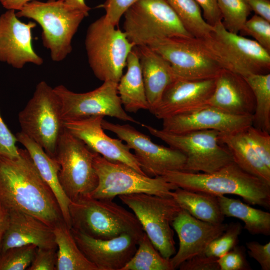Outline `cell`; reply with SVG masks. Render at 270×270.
I'll use <instances>...</instances> for the list:
<instances>
[{"instance_id":"obj_18","label":"cell","mask_w":270,"mask_h":270,"mask_svg":"<svg viewBox=\"0 0 270 270\" xmlns=\"http://www.w3.org/2000/svg\"><path fill=\"white\" fill-rule=\"evenodd\" d=\"M162 130L174 134L212 130L221 134H232L252 125V116H236L206 105L164 118Z\"/></svg>"},{"instance_id":"obj_1","label":"cell","mask_w":270,"mask_h":270,"mask_svg":"<svg viewBox=\"0 0 270 270\" xmlns=\"http://www.w3.org/2000/svg\"><path fill=\"white\" fill-rule=\"evenodd\" d=\"M0 204L8 212H22L54 228L64 221L56 198L26 149L10 158L0 155Z\"/></svg>"},{"instance_id":"obj_24","label":"cell","mask_w":270,"mask_h":270,"mask_svg":"<svg viewBox=\"0 0 270 270\" xmlns=\"http://www.w3.org/2000/svg\"><path fill=\"white\" fill-rule=\"evenodd\" d=\"M144 82L149 111L159 104L166 88L178 78L170 64L147 45L135 46Z\"/></svg>"},{"instance_id":"obj_30","label":"cell","mask_w":270,"mask_h":270,"mask_svg":"<svg viewBox=\"0 0 270 270\" xmlns=\"http://www.w3.org/2000/svg\"><path fill=\"white\" fill-rule=\"evenodd\" d=\"M218 199L224 216L238 218L244 223V228L252 235H270V213L254 208L240 200L224 196Z\"/></svg>"},{"instance_id":"obj_43","label":"cell","mask_w":270,"mask_h":270,"mask_svg":"<svg viewBox=\"0 0 270 270\" xmlns=\"http://www.w3.org/2000/svg\"><path fill=\"white\" fill-rule=\"evenodd\" d=\"M218 259L204 252L184 262L178 268L180 270H220Z\"/></svg>"},{"instance_id":"obj_20","label":"cell","mask_w":270,"mask_h":270,"mask_svg":"<svg viewBox=\"0 0 270 270\" xmlns=\"http://www.w3.org/2000/svg\"><path fill=\"white\" fill-rule=\"evenodd\" d=\"M228 224L202 221L182 208L172 223L179 240L178 250L170 258L173 270L184 262L204 253L208 245L224 232Z\"/></svg>"},{"instance_id":"obj_37","label":"cell","mask_w":270,"mask_h":270,"mask_svg":"<svg viewBox=\"0 0 270 270\" xmlns=\"http://www.w3.org/2000/svg\"><path fill=\"white\" fill-rule=\"evenodd\" d=\"M240 32L242 36L254 38V40L270 52V22L255 14L246 20Z\"/></svg>"},{"instance_id":"obj_31","label":"cell","mask_w":270,"mask_h":270,"mask_svg":"<svg viewBox=\"0 0 270 270\" xmlns=\"http://www.w3.org/2000/svg\"><path fill=\"white\" fill-rule=\"evenodd\" d=\"M255 98L252 126L270 132V74H252L244 77Z\"/></svg>"},{"instance_id":"obj_16","label":"cell","mask_w":270,"mask_h":270,"mask_svg":"<svg viewBox=\"0 0 270 270\" xmlns=\"http://www.w3.org/2000/svg\"><path fill=\"white\" fill-rule=\"evenodd\" d=\"M104 117L97 115L64 120V126L69 132L106 160L125 164L146 174L128 145L124 144L122 140L112 138L104 132L102 125Z\"/></svg>"},{"instance_id":"obj_38","label":"cell","mask_w":270,"mask_h":270,"mask_svg":"<svg viewBox=\"0 0 270 270\" xmlns=\"http://www.w3.org/2000/svg\"><path fill=\"white\" fill-rule=\"evenodd\" d=\"M250 142L264 164L270 169V133L251 126L246 129Z\"/></svg>"},{"instance_id":"obj_13","label":"cell","mask_w":270,"mask_h":270,"mask_svg":"<svg viewBox=\"0 0 270 270\" xmlns=\"http://www.w3.org/2000/svg\"><path fill=\"white\" fill-rule=\"evenodd\" d=\"M165 58L176 77L188 80L215 78L223 68L202 38L170 37L148 44Z\"/></svg>"},{"instance_id":"obj_45","label":"cell","mask_w":270,"mask_h":270,"mask_svg":"<svg viewBox=\"0 0 270 270\" xmlns=\"http://www.w3.org/2000/svg\"><path fill=\"white\" fill-rule=\"evenodd\" d=\"M202 8L203 17L207 23L214 26L222 22V18L216 0H195Z\"/></svg>"},{"instance_id":"obj_25","label":"cell","mask_w":270,"mask_h":270,"mask_svg":"<svg viewBox=\"0 0 270 270\" xmlns=\"http://www.w3.org/2000/svg\"><path fill=\"white\" fill-rule=\"evenodd\" d=\"M18 142L29 153L40 176L54 192L60 207L64 220L71 228L69 214L70 200L64 192L59 181L60 166L56 160L50 157L36 142L21 132L16 134Z\"/></svg>"},{"instance_id":"obj_17","label":"cell","mask_w":270,"mask_h":270,"mask_svg":"<svg viewBox=\"0 0 270 270\" xmlns=\"http://www.w3.org/2000/svg\"><path fill=\"white\" fill-rule=\"evenodd\" d=\"M36 26L34 22H22L13 10L0 16V62L17 69L28 63L37 66L43 64V58L32 45V31Z\"/></svg>"},{"instance_id":"obj_19","label":"cell","mask_w":270,"mask_h":270,"mask_svg":"<svg viewBox=\"0 0 270 270\" xmlns=\"http://www.w3.org/2000/svg\"><path fill=\"white\" fill-rule=\"evenodd\" d=\"M70 230L82 253L98 270H122L134 254L140 240L129 234L108 240L97 239Z\"/></svg>"},{"instance_id":"obj_11","label":"cell","mask_w":270,"mask_h":270,"mask_svg":"<svg viewBox=\"0 0 270 270\" xmlns=\"http://www.w3.org/2000/svg\"><path fill=\"white\" fill-rule=\"evenodd\" d=\"M94 164L98 184L89 196L94 198L112 200L116 196L132 194L168 197L178 188L161 176L142 174L125 164L108 161L97 153Z\"/></svg>"},{"instance_id":"obj_26","label":"cell","mask_w":270,"mask_h":270,"mask_svg":"<svg viewBox=\"0 0 270 270\" xmlns=\"http://www.w3.org/2000/svg\"><path fill=\"white\" fill-rule=\"evenodd\" d=\"M127 70L118 83L117 90L126 112H136L149 110L139 58L136 47L129 54L126 62Z\"/></svg>"},{"instance_id":"obj_23","label":"cell","mask_w":270,"mask_h":270,"mask_svg":"<svg viewBox=\"0 0 270 270\" xmlns=\"http://www.w3.org/2000/svg\"><path fill=\"white\" fill-rule=\"evenodd\" d=\"M9 214V224L3 238L0 254L12 248L28 244L38 248H57L52 228L22 212Z\"/></svg>"},{"instance_id":"obj_41","label":"cell","mask_w":270,"mask_h":270,"mask_svg":"<svg viewBox=\"0 0 270 270\" xmlns=\"http://www.w3.org/2000/svg\"><path fill=\"white\" fill-rule=\"evenodd\" d=\"M57 248H37L34 258L27 270H56Z\"/></svg>"},{"instance_id":"obj_22","label":"cell","mask_w":270,"mask_h":270,"mask_svg":"<svg viewBox=\"0 0 270 270\" xmlns=\"http://www.w3.org/2000/svg\"><path fill=\"white\" fill-rule=\"evenodd\" d=\"M206 104L236 116H252L256 106L254 94L245 78L225 68L215 78L214 88Z\"/></svg>"},{"instance_id":"obj_10","label":"cell","mask_w":270,"mask_h":270,"mask_svg":"<svg viewBox=\"0 0 270 270\" xmlns=\"http://www.w3.org/2000/svg\"><path fill=\"white\" fill-rule=\"evenodd\" d=\"M133 212L144 232L164 258L170 259L176 254L172 223L182 210L172 196L146 194L118 196Z\"/></svg>"},{"instance_id":"obj_21","label":"cell","mask_w":270,"mask_h":270,"mask_svg":"<svg viewBox=\"0 0 270 270\" xmlns=\"http://www.w3.org/2000/svg\"><path fill=\"white\" fill-rule=\"evenodd\" d=\"M215 86V78L188 80L177 78L164 90L152 114L163 120L188 112L207 104Z\"/></svg>"},{"instance_id":"obj_33","label":"cell","mask_w":270,"mask_h":270,"mask_svg":"<svg viewBox=\"0 0 270 270\" xmlns=\"http://www.w3.org/2000/svg\"><path fill=\"white\" fill-rule=\"evenodd\" d=\"M138 248L122 270H173L170 259L164 258L144 232Z\"/></svg>"},{"instance_id":"obj_35","label":"cell","mask_w":270,"mask_h":270,"mask_svg":"<svg viewBox=\"0 0 270 270\" xmlns=\"http://www.w3.org/2000/svg\"><path fill=\"white\" fill-rule=\"evenodd\" d=\"M37 247L34 244L17 246L0 254V270H24L30 265Z\"/></svg>"},{"instance_id":"obj_12","label":"cell","mask_w":270,"mask_h":270,"mask_svg":"<svg viewBox=\"0 0 270 270\" xmlns=\"http://www.w3.org/2000/svg\"><path fill=\"white\" fill-rule=\"evenodd\" d=\"M96 152L64 128L60 136L56 160L60 166V184L70 201L89 196L98 184L94 164Z\"/></svg>"},{"instance_id":"obj_7","label":"cell","mask_w":270,"mask_h":270,"mask_svg":"<svg viewBox=\"0 0 270 270\" xmlns=\"http://www.w3.org/2000/svg\"><path fill=\"white\" fill-rule=\"evenodd\" d=\"M140 124L152 135L185 154L184 172L210 173L234 161L230 151L220 142L218 131L206 130L174 134Z\"/></svg>"},{"instance_id":"obj_36","label":"cell","mask_w":270,"mask_h":270,"mask_svg":"<svg viewBox=\"0 0 270 270\" xmlns=\"http://www.w3.org/2000/svg\"><path fill=\"white\" fill-rule=\"evenodd\" d=\"M242 228L238 222L228 224L224 232L208 245L204 251L205 254L219 258L226 254L238 244Z\"/></svg>"},{"instance_id":"obj_40","label":"cell","mask_w":270,"mask_h":270,"mask_svg":"<svg viewBox=\"0 0 270 270\" xmlns=\"http://www.w3.org/2000/svg\"><path fill=\"white\" fill-rule=\"evenodd\" d=\"M140 0H106L102 7L105 10V20L116 26L122 16L133 4Z\"/></svg>"},{"instance_id":"obj_6","label":"cell","mask_w":270,"mask_h":270,"mask_svg":"<svg viewBox=\"0 0 270 270\" xmlns=\"http://www.w3.org/2000/svg\"><path fill=\"white\" fill-rule=\"evenodd\" d=\"M20 132L56 160L58 142L64 130L58 98L46 82H39L31 98L18 114Z\"/></svg>"},{"instance_id":"obj_8","label":"cell","mask_w":270,"mask_h":270,"mask_svg":"<svg viewBox=\"0 0 270 270\" xmlns=\"http://www.w3.org/2000/svg\"><path fill=\"white\" fill-rule=\"evenodd\" d=\"M223 68L245 77L270 70V52L256 40L226 30L222 22L202 38Z\"/></svg>"},{"instance_id":"obj_42","label":"cell","mask_w":270,"mask_h":270,"mask_svg":"<svg viewBox=\"0 0 270 270\" xmlns=\"http://www.w3.org/2000/svg\"><path fill=\"white\" fill-rule=\"evenodd\" d=\"M16 135L12 134L4 122L0 114V155L10 158L19 156V148Z\"/></svg>"},{"instance_id":"obj_47","label":"cell","mask_w":270,"mask_h":270,"mask_svg":"<svg viewBox=\"0 0 270 270\" xmlns=\"http://www.w3.org/2000/svg\"><path fill=\"white\" fill-rule=\"evenodd\" d=\"M9 222V212L0 204V254L2 241L8 226Z\"/></svg>"},{"instance_id":"obj_39","label":"cell","mask_w":270,"mask_h":270,"mask_svg":"<svg viewBox=\"0 0 270 270\" xmlns=\"http://www.w3.org/2000/svg\"><path fill=\"white\" fill-rule=\"evenodd\" d=\"M220 270H251L246 258V248L238 244L226 254L218 258Z\"/></svg>"},{"instance_id":"obj_29","label":"cell","mask_w":270,"mask_h":270,"mask_svg":"<svg viewBox=\"0 0 270 270\" xmlns=\"http://www.w3.org/2000/svg\"><path fill=\"white\" fill-rule=\"evenodd\" d=\"M57 246L56 270H98L78 247L64 221L53 228Z\"/></svg>"},{"instance_id":"obj_14","label":"cell","mask_w":270,"mask_h":270,"mask_svg":"<svg viewBox=\"0 0 270 270\" xmlns=\"http://www.w3.org/2000/svg\"><path fill=\"white\" fill-rule=\"evenodd\" d=\"M117 86L118 83L106 81L96 89L84 93L73 92L62 84L54 88L64 121L101 115L140 124L123 108Z\"/></svg>"},{"instance_id":"obj_4","label":"cell","mask_w":270,"mask_h":270,"mask_svg":"<svg viewBox=\"0 0 270 270\" xmlns=\"http://www.w3.org/2000/svg\"><path fill=\"white\" fill-rule=\"evenodd\" d=\"M16 14L18 18H30L39 24L42 29V44L50 50V58L55 62L63 60L71 52L73 37L88 16L62 0H32Z\"/></svg>"},{"instance_id":"obj_3","label":"cell","mask_w":270,"mask_h":270,"mask_svg":"<svg viewBox=\"0 0 270 270\" xmlns=\"http://www.w3.org/2000/svg\"><path fill=\"white\" fill-rule=\"evenodd\" d=\"M71 228L93 238H112L123 234L139 239L144 232L134 213L112 200L86 196L70 201Z\"/></svg>"},{"instance_id":"obj_46","label":"cell","mask_w":270,"mask_h":270,"mask_svg":"<svg viewBox=\"0 0 270 270\" xmlns=\"http://www.w3.org/2000/svg\"><path fill=\"white\" fill-rule=\"evenodd\" d=\"M252 11L270 22V0H246Z\"/></svg>"},{"instance_id":"obj_2","label":"cell","mask_w":270,"mask_h":270,"mask_svg":"<svg viewBox=\"0 0 270 270\" xmlns=\"http://www.w3.org/2000/svg\"><path fill=\"white\" fill-rule=\"evenodd\" d=\"M161 176L178 188L216 196H241L248 204L270 208V185L241 168L234 161L210 173L168 171Z\"/></svg>"},{"instance_id":"obj_48","label":"cell","mask_w":270,"mask_h":270,"mask_svg":"<svg viewBox=\"0 0 270 270\" xmlns=\"http://www.w3.org/2000/svg\"><path fill=\"white\" fill-rule=\"evenodd\" d=\"M34 0H0L2 6L8 10H20L27 3Z\"/></svg>"},{"instance_id":"obj_34","label":"cell","mask_w":270,"mask_h":270,"mask_svg":"<svg viewBox=\"0 0 270 270\" xmlns=\"http://www.w3.org/2000/svg\"><path fill=\"white\" fill-rule=\"evenodd\" d=\"M216 2L224 28L238 34L252 11L246 0H216Z\"/></svg>"},{"instance_id":"obj_5","label":"cell","mask_w":270,"mask_h":270,"mask_svg":"<svg viewBox=\"0 0 270 270\" xmlns=\"http://www.w3.org/2000/svg\"><path fill=\"white\" fill-rule=\"evenodd\" d=\"M85 48L94 76L104 82L118 83L129 54L135 47L124 31L108 22L104 16L88 27Z\"/></svg>"},{"instance_id":"obj_15","label":"cell","mask_w":270,"mask_h":270,"mask_svg":"<svg viewBox=\"0 0 270 270\" xmlns=\"http://www.w3.org/2000/svg\"><path fill=\"white\" fill-rule=\"evenodd\" d=\"M104 130L115 134L133 150L144 172L150 177L161 176L168 171H182L186 156L180 151L158 144L128 124H116L103 119Z\"/></svg>"},{"instance_id":"obj_27","label":"cell","mask_w":270,"mask_h":270,"mask_svg":"<svg viewBox=\"0 0 270 270\" xmlns=\"http://www.w3.org/2000/svg\"><path fill=\"white\" fill-rule=\"evenodd\" d=\"M220 142L230 152L233 160L246 172L270 185V169L262 162L253 148L246 129L232 134H220Z\"/></svg>"},{"instance_id":"obj_44","label":"cell","mask_w":270,"mask_h":270,"mask_svg":"<svg viewBox=\"0 0 270 270\" xmlns=\"http://www.w3.org/2000/svg\"><path fill=\"white\" fill-rule=\"evenodd\" d=\"M248 252L250 257L256 260L262 270H270V242L262 244L256 241L246 242Z\"/></svg>"},{"instance_id":"obj_9","label":"cell","mask_w":270,"mask_h":270,"mask_svg":"<svg viewBox=\"0 0 270 270\" xmlns=\"http://www.w3.org/2000/svg\"><path fill=\"white\" fill-rule=\"evenodd\" d=\"M124 32L134 46L170 37H193L168 0H140L124 14Z\"/></svg>"},{"instance_id":"obj_32","label":"cell","mask_w":270,"mask_h":270,"mask_svg":"<svg viewBox=\"0 0 270 270\" xmlns=\"http://www.w3.org/2000/svg\"><path fill=\"white\" fill-rule=\"evenodd\" d=\"M186 30L193 37L204 38L213 26L204 20L200 7L195 0H168Z\"/></svg>"},{"instance_id":"obj_28","label":"cell","mask_w":270,"mask_h":270,"mask_svg":"<svg viewBox=\"0 0 270 270\" xmlns=\"http://www.w3.org/2000/svg\"><path fill=\"white\" fill-rule=\"evenodd\" d=\"M171 196L182 208L195 218L213 224L223 222L224 216L216 196L180 188L172 190Z\"/></svg>"},{"instance_id":"obj_49","label":"cell","mask_w":270,"mask_h":270,"mask_svg":"<svg viewBox=\"0 0 270 270\" xmlns=\"http://www.w3.org/2000/svg\"><path fill=\"white\" fill-rule=\"evenodd\" d=\"M63 0L67 4L83 11L88 15V14L89 11L90 10V8L86 5L84 0Z\"/></svg>"}]
</instances>
